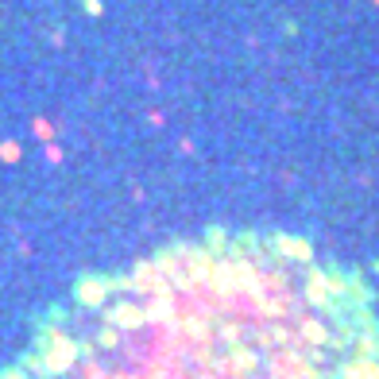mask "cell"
I'll return each mask as SVG.
<instances>
[{
  "mask_svg": "<svg viewBox=\"0 0 379 379\" xmlns=\"http://www.w3.org/2000/svg\"><path fill=\"white\" fill-rule=\"evenodd\" d=\"M0 379H379V321L310 244L209 236L78 282Z\"/></svg>",
  "mask_w": 379,
  "mask_h": 379,
  "instance_id": "obj_1",
  "label": "cell"
}]
</instances>
